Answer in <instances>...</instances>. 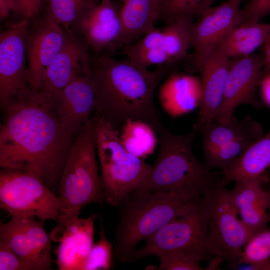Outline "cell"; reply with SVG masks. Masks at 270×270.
<instances>
[{"label":"cell","instance_id":"obj_1","mask_svg":"<svg viewBox=\"0 0 270 270\" xmlns=\"http://www.w3.org/2000/svg\"><path fill=\"white\" fill-rule=\"evenodd\" d=\"M3 112L0 167L36 174L58 196L76 136L62 124L50 98L32 88L16 97Z\"/></svg>","mask_w":270,"mask_h":270},{"label":"cell","instance_id":"obj_2","mask_svg":"<svg viewBox=\"0 0 270 270\" xmlns=\"http://www.w3.org/2000/svg\"><path fill=\"white\" fill-rule=\"evenodd\" d=\"M166 74L164 69L140 68L128 60L108 55L92 64L95 111L117 129L128 120L143 121L156 132L163 125L154 104V95Z\"/></svg>","mask_w":270,"mask_h":270},{"label":"cell","instance_id":"obj_3","mask_svg":"<svg viewBox=\"0 0 270 270\" xmlns=\"http://www.w3.org/2000/svg\"><path fill=\"white\" fill-rule=\"evenodd\" d=\"M202 198L164 191L131 192L116 206L118 222L113 260L129 262L140 242L187 213Z\"/></svg>","mask_w":270,"mask_h":270},{"label":"cell","instance_id":"obj_4","mask_svg":"<svg viewBox=\"0 0 270 270\" xmlns=\"http://www.w3.org/2000/svg\"><path fill=\"white\" fill-rule=\"evenodd\" d=\"M197 130L186 135L171 133L164 126L157 130L159 152L148 174L134 190L182 193L202 196L220 180L195 157L192 144Z\"/></svg>","mask_w":270,"mask_h":270},{"label":"cell","instance_id":"obj_5","mask_svg":"<svg viewBox=\"0 0 270 270\" xmlns=\"http://www.w3.org/2000/svg\"><path fill=\"white\" fill-rule=\"evenodd\" d=\"M96 152L92 117L76 136L64 168L58 192L60 214L52 232L62 230L88 204L104 202Z\"/></svg>","mask_w":270,"mask_h":270},{"label":"cell","instance_id":"obj_6","mask_svg":"<svg viewBox=\"0 0 270 270\" xmlns=\"http://www.w3.org/2000/svg\"><path fill=\"white\" fill-rule=\"evenodd\" d=\"M92 118L104 201L116 207L144 180L151 166L124 149L113 126L96 112Z\"/></svg>","mask_w":270,"mask_h":270},{"label":"cell","instance_id":"obj_7","mask_svg":"<svg viewBox=\"0 0 270 270\" xmlns=\"http://www.w3.org/2000/svg\"><path fill=\"white\" fill-rule=\"evenodd\" d=\"M208 212L202 197L186 214L168 222L136 249L129 262L166 253L182 254L200 262L214 256L206 246Z\"/></svg>","mask_w":270,"mask_h":270},{"label":"cell","instance_id":"obj_8","mask_svg":"<svg viewBox=\"0 0 270 270\" xmlns=\"http://www.w3.org/2000/svg\"><path fill=\"white\" fill-rule=\"evenodd\" d=\"M219 182L202 196L208 212L206 246L213 256L230 264L240 259L254 235L238 218L231 191Z\"/></svg>","mask_w":270,"mask_h":270},{"label":"cell","instance_id":"obj_9","mask_svg":"<svg viewBox=\"0 0 270 270\" xmlns=\"http://www.w3.org/2000/svg\"><path fill=\"white\" fill-rule=\"evenodd\" d=\"M0 207L12 216L56 222L60 198L37 175L2 168L0 172Z\"/></svg>","mask_w":270,"mask_h":270},{"label":"cell","instance_id":"obj_10","mask_svg":"<svg viewBox=\"0 0 270 270\" xmlns=\"http://www.w3.org/2000/svg\"><path fill=\"white\" fill-rule=\"evenodd\" d=\"M30 26V20L22 17L8 24L0 34V106L2 112L31 88L26 62V39Z\"/></svg>","mask_w":270,"mask_h":270},{"label":"cell","instance_id":"obj_11","mask_svg":"<svg viewBox=\"0 0 270 270\" xmlns=\"http://www.w3.org/2000/svg\"><path fill=\"white\" fill-rule=\"evenodd\" d=\"M44 222L32 216H12L0 224V240L11 248L29 270L52 269V240Z\"/></svg>","mask_w":270,"mask_h":270},{"label":"cell","instance_id":"obj_12","mask_svg":"<svg viewBox=\"0 0 270 270\" xmlns=\"http://www.w3.org/2000/svg\"><path fill=\"white\" fill-rule=\"evenodd\" d=\"M263 54H252L232 58L226 82L222 100L215 120L227 122L240 105L259 108L256 93L263 79Z\"/></svg>","mask_w":270,"mask_h":270},{"label":"cell","instance_id":"obj_13","mask_svg":"<svg viewBox=\"0 0 270 270\" xmlns=\"http://www.w3.org/2000/svg\"><path fill=\"white\" fill-rule=\"evenodd\" d=\"M238 0H228L211 7L193 22L190 44L196 66L200 70L204 61L218 48L236 27L241 24L242 10Z\"/></svg>","mask_w":270,"mask_h":270},{"label":"cell","instance_id":"obj_14","mask_svg":"<svg viewBox=\"0 0 270 270\" xmlns=\"http://www.w3.org/2000/svg\"><path fill=\"white\" fill-rule=\"evenodd\" d=\"M67 30L56 22L44 16L30 26L26 39L28 81L40 90L50 64L64 46Z\"/></svg>","mask_w":270,"mask_h":270},{"label":"cell","instance_id":"obj_15","mask_svg":"<svg viewBox=\"0 0 270 270\" xmlns=\"http://www.w3.org/2000/svg\"><path fill=\"white\" fill-rule=\"evenodd\" d=\"M48 98L62 124L76 136L95 110L92 72L76 79Z\"/></svg>","mask_w":270,"mask_h":270},{"label":"cell","instance_id":"obj_16","mask_svg":"<svg viewBox=\"0 0 270 270\" xmlns=\"http://www.w3.org/2000/svg\"><path fill=\"white\" fill-rule=\"evenodd\" d=\"M84 40L67 30L65 43L45 73L44 82L38 90L49 97L76 79L92 72V64Z\"/></svg>","mask_w":270,"mask_h":270},{"label":"cell","instance_id":"obj_17","mask_svg":"<svg viewBox=\"0 0 270 270\" xmlns=\"http://www.w3.org/2000/svg\"><path fill=\"white\" fill-rule=\"evenodd\" d=\"M96 214L86 218L70 220L60 230L51 232L50 236L59 244L56 262L60 270H83L93 246Z\"/></svg>","mask_w":270,"mask_h":270},{"label":"cell","instance_id":"obj_18","mask_svg":"<svg viewBox=\"0 0 270 270\" xmlns=\"http://www.w3.org/2000/svg\"><path fill=\"white\" fill-rule=\"evenodd\" d=\"M96 54L115 42H120L122 24L120 10L112 0H102L82 14L73 28Z\"/></svg>","mask_w":270,"mask_h":270},{"label":"cell","instance_id":"obj_19","mask_svg":"<svg viewBox=\"0 0 270 270\" xmlns=\"http://www.w3.org/2000/svg\"><path fill=\"white\" fill-rule=\"evenodd\" d=\"M231 60L217 48L204 62L200 70L202 100L194 129L201 130L214 120L222 100Z\"/></svg>","mask_w":270,"mask_h":270},{"label":"cell","instance_id":"obj_20","mask_svg":"<svg viewBox=\"0 0 270 270\" xmlns=\"http://www.w3.org/2000/svg\"><path fill=\"white\" fill-rule=\"evenodd\" d=\"M268 176L234 182L230 190L238 216L254 235L268 228Z\"/></svg>","mask_w":270,"mask_h":270},{"label":"cell","instance_id":"obj_21","mask_svg":"<svg viewBox=\"0 0 270 270\" xmlns=\"http://www.w3.org/2000/svg\"><path fill=\"white\" fill-rule=\"evenodd\" d=\"M158 98L162 108L170 116L187 114L200 106V78L187 74H170L160 85Z\"/></svg>","mask_w":270,"mask_h":270},{"label":"cell","instance_id":"obj_22","mask_svg":"<svg viewBox=\"0 0 270 270\" xmlns=\"http://www.w3.org/2000/svg\"><path fill=\"white\" fill-rule=\"evenodd\" d=\"M270 167V129L253 143L228 167L222 170L219 184L229 183L246 178H258Z\"/></svg>","mask_w":270,"mask_h":270},{"label":"cell","instance_id":"obj_23","mask_svg":"<svg viewBox=\"0 0 270 270\" xmlns=\"http://www.w3.org/2000/svg\"><path fill=\"white\" fill-rule=\"evenodd\" d=\"M120 14L122 24L120 43L126 46L154 28L158 20L156 0H123Z\"/></svg>","mask_w":270,"mask_h":270},{"label":"cell","instance_id":"obj_24","mask_svg":"<svg viewBox=\"0 0 270 270\" xmlns=\"http://www.w3.org/2000/svg\"><path fill=\"white\" fill-rule=\"evenodd\" d=\"M270 31V24L252 21L240 24L218 47L229 58L252 54L263 46Z\"/></svg>","mask_w":270,"mask_h":270},{"label":"cell","instance_id":"obj_25","mask_svg":"<svg viewBox=\"0 0 270 270\" xmlns=\"http://www.w3.org/2000/svg\"><path fill=\"white\" fill-rule=\"evenodd\" d=\"M261 124L248 115L241 120L233 115L227 122H212L200 131L204 152L216 149L248 133L262 130Z\"/></svg>","mask_w":270,"mask_h":270},{"label":"cell","instance_id":"obj_26","mask_svg":"<svg viewBox=\"0 0 270 270\" xmlns=\"http://www.w3.org/2000/svg\"><path fill=\"white\" fill-rule=\"evenodd\" d=\"M121 128L120 140L128 153L144 159L154 152L158 138L150 124L142 120H128Z\"/></svg>","mask_w":270,"mask_h":270},{"label":"cell","instance_id":"obj_27","mask_svg":"<svg viewBox=\"0 0 270 270\" xmlns=\"http://www.w3.org/2000/svg\"><path fill=\"white\" fill-rule=\"evenodd\" d=\"M192 17L182 16L168 22L163 28L162 47L172 62L186 56L190 44Z\"/></svg>","mask_w":270,"mask_h":270},{"label":"cell","instance_id":"obj_28","mask_svg":"<svg viewBox=\"0 0 270 270\" xmlns=\"http://www.w3.org/2000/svg\"><path fill=\"white\" fill-rule=\"evenodd\" d=\"M264 135L263 129L254 131L216 149L204 152V164L211 170L217 168L224 170Z\"/></svg>","mask_w":270,"mask_h":270},{"label":"cell","instance_id":"obj_29","mask_svg":"<svg viewBox=\"0 0 270 270\" xmlns=\"http://www.w3.org/2000/svg\"><path fill=\"white\" fill-rule=\"evenodd\" d=\"M96 3L95 0H44V16L70 30L80 16Z\"/></svg>","mask_w":270,"mask_h":270},{"label":"cell","instance_id":"obj_30","mask_svg":"<svg viewBox=\"0 0 270 270\" xmlns=\"http://www.w3.org/2000/svg\"><path fill=\"white\" fill-rule=\"evenodd\" d=\"M216 0H164L158 12L161 18L170 22L182 16H200L212 7Z\"/></svg>","mask_w":270,"mask_h":270},{"label":"cell","instance_id":"obj_31","mask_svg":"<svg viewBox=\"0 0 270 270\" xmlns=\"http://www.w3.org/2000/svg\"><path fill=\"white\" fill-rule=\"evenodd\" d=\"M124 52L128 62L144 70L172 62L162 46H143L132 43L126 46Z\"/></svg>","mask_w":270,"mask_h":270},{"label":"cell","instance_id":"obj_32","mask_svg":"<svg viewBox=\"0 0 270 270\" xmlns=\"http://www.w3.org/2000/svg\"><path fill=\"white\" fill-rule=\"evenodd\" d=\"M100 238L93 244L83 270H107L113 260V244L108 239L102 220H100Z\"/></svg>","mask_w":270,"mask_h":270},{"label":"cell","instance_id":"obj_33","mask_svg":"<svg viewBox=\"0 0 270 270\" xmlns=\"http://www.w3.org/2000/svg\"><path fill=\"white\" fill-rule=\"evenodd\" d=\"M270 258V227L253 236L244 246L238 264H249Z\"/></svg>","mask_w":270,"mask_h":270},{"label":"cell","instance_id":"obj_34","mask_svg":"<svg viewBox=\"0 0 270 270\" xmlns=\"http://www.w3.org/2000/svg\"><path fill=\"white\" fill-rule=\"evenodd\" d=\"M160 260L158 270H203L200 264L188 257L177 253H166L157 256Z\"/></svg>","mask_w":270,"mask_h":270},{"label":"cell","instance_id":"obj_35","mask_svg":"<svg viewBox=\"0 0 270 270\" xmlns=\"http://www.w3.org/2000/svg\"><path fill=\"white\" fill-rule=\"evenodd\" d=\"M242 10L241 24L260 21L270 14V0H250Z\"/></svg>","mask_w":270,"mask_h":270},{"label":"cell","instance_id":"obj_36","mask_svg":"<svg viewBox=\"0 0 270 270\" xmlns=\"http://www.w3.org/2000/svg\"><path fill=\"white\" fill-rule=\"evenodd\" d=\"M0 270H29L11 248L2 240H0Z\"/></svg>","mask_w":270,"mask_h":270},{"label":"cell","instance_id":"obj_37","mask_svg":"<svg viewBox=\"0 0 270 270\" xmlns=\"http://www.w3.org/2000/svg\"><path fill=\"white\" fill-rule=\"evenodd\" d=\"M18 14L30 20L34 18L44 6V0H16Z\"/></svg>","mask_w":270,"mask_h":270},{"label":"cell","instance_id":"obj_38","mask_svg":"<svg viewBox=\"0 0 270 270\" xmlns=\"http://www.w3.org/2000/svg\"><path fill=\"white\" fill-rule=\"evenodd\" d=\"M230 265L234 270H270V258L249 264L234 263Z\"/></svg>","mask_w":270,"mask_h":270},{"label":"cell","instance_id":"obj_39","mask_svg":"<svg viewBox=\"0 0 270 270\" xmlns=\"http://www.w3.org/2000/svg\"><path fill=\"white\" fill-rule=\"evenodd\" d=\"M11 12L18 13L16 0H0V20L6 18Z\"/></svg>","mask_w":270,"mask_h":270},{"label":"cell","instance_id":"obj_40","mask_svg":"<svg viewBox=\"0 0 270 270\" xmlns=\"http://www.w3.org/2000/svg\"><path fill=\"white\" fill-rule=\"evenodd\" d=\"M264 48V66L263 70V78L270 74V31L263 44Z\"/></svg>","mask_w":270,"mask_h":270},{"label":"cell","instance_id":"obj_41","mask_svg":"<svg viewBox=\"0 0 270 270\" xmlns=\"http://www.w3.org/2000/svg\"><path fill=\"white\" fill-rule=\"evenodd\" d=\"M223 261L224 260L222 258L217 256H214L210 260H209L208 265L206 268H205V270H216L218 265Z\"/></svg>","mask_w":270,"mask_h":270},{"label":"cell","instance_id":"obj_42","mask_svg":"<svg viewBox=\"0 0 270 270\" xmlns=\"http://www.w3.org/2000/svg\"><path fill=\"white\" fill-rule=\"evenodd\" d=\"M268 216L269 224H270V182H268Z\"/></svg>","mask_w":270,"mask_h":270},{"label":"cell","instance_id":"obj_43","mask_svg":"<svg viewBox=\"0 0 270 270\" xmlns=\"http://www.w3.org/2000/svg\"><path fill=\"white\" fill-rule=\"evenodd\" d=\"M164 0H156V6L158 12L160 6L162 4Z\"/></svg>","mask_w":270,"mask_h":270},{"label":"cell","instance_id":"obj_44","mask_svg":"<svg viewBox=\"0 0 270 270\" xmlns=\"http://www.w3.org/2000/svg\"><path fill=\"white\" fill-rule=\"evenodd\" d=\"M240 0V2H242L244 0Z\"/></svg>","mask_w":270,"mask_h":270}]
</instances>
